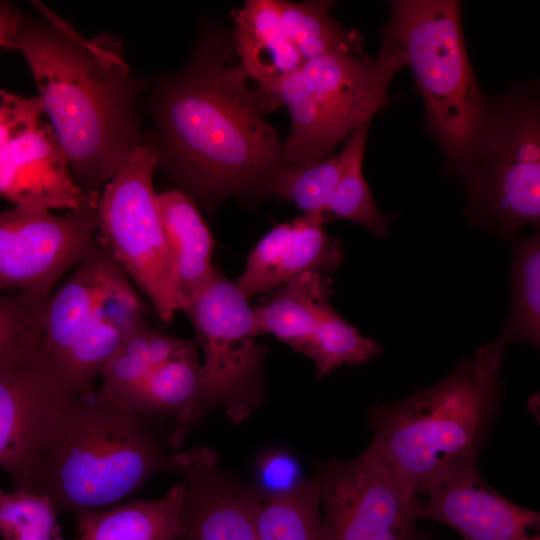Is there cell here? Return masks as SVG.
Wrapping results in <instances>:
<instances>
[{"instance_id": "34", "label": "cell", "mask_w": 540, "mask_h": 540, "mask_svg": "<svg viewBox=\"0 0 540 540\" xmlns=\"http://www.w3.org/2000/svg\"><path fill=\"white\" fill-rule=\"evenodd\" d=\"M43 107L38 97L26 98L0 90V150L39 123Z\"/></svg>"}, {"instance_id": "15", "label": "cell", "mask_w": 540, "mask_h": 540, "mask_svg": "<svg viewBox=\"0 0 540 540\" xmlns=\"http://www.w3.org/2000/svg\"><path fill=\"white\" fill-rule=\"evenodd\" d=\"M99 195L76 184L50 124L40 120L0 150V197L14 206L67 211L98 204Z\"/></svg>"}, {"instance_id": "20", "label": "cell", "mask_w": 540, "mask_h": 540, "mask_svg": "<svg viewBox=\"0 0 540 540\" xmlns=\"http://www.w3.org/2000/svg\"><path fill=\"white\" fill-rule=\"evenodd\" d=\"M113 260L109 250L95 238L71 274L50 296L43 341L59 373L89 319Z\"/></svg>"}, {"instance_id": "22", "label": "cell", "mask_w": 540, "mask_h": 540, "mask_svg": "<svg viewBox=\"0 0 540 540\" xmlns=\"http://www.w3.org/2000/svg\"><path fill=\"white\" fill-rule=\"evenodd\" d=\"M202 392V363L188 356L153 369L110 401L147 419L170 418L181 429L197 409Z\"/></svg>"}, {"instance_id": "2", "label": "cell", "mask_w": 540, "mask_h": 540, "mask_svg": "<svg viewBox=\"0 0 540 540\" xmlns=\"http://www.w3.org/2000/svg\"><path fill=\"white\" fill-rule=\"evenodd\" d=\"M35 6L40 17L25 18L17 49L76 184L100 192L144 139L137 112L144 83L132 75L119 38L87 39L43 4Z\"/></svg>"}, {"instance_id": "14", "label": "cell", "mask_w": 540, "mask_h": 540, "mask_svg": "<svg viewBox=\"0 0 540 540\" xmlns=\"http://www.w3.org/2000/svg\"><path fill=\"white\" fill-rule=\"evenodd\" d=\"M414 518L443 523L464 540H540L539 513L511 502L481 476L478 462L447 473L412 505Z\"/></svg>"}, {"instance_id": "35", "label": "cell", "mask_w": 540, "mask_h": 540, "mask_svg": "<svg viewBox=\"0 0 540 540\" xmlns=\"http://www.w3.org/2000/svg\"><path fill=\"white\" fill-rule=\"evenodd\" d=\"M25 16L10 4H0V47L17 49Z\"/></svg>"}, {"instance_id": "17", "label": "cell", "mask_w": 540, "mask_h": 540, "mask_svg": "<svg viewBox=\"0 0 540 540\" xmlns=\"http://www.w3.org/2000/svg\"><path fill=\"white\" fill-rule=\"evenodd\" d=\"M146 309L129 276L114 259L89 319L60 370L77 394L93 386L103 366L129 335L149 325Z\"/></svg>"}, {"instance_id": "13", "label": "cell", "mask_w": 540, "mask_h": 540, "mask_svg": "<svg viewBox=\"0 0 540 540\" xmlns=\"http://www.w3.org/2000/svg\"><path fill=\"white\" fill-rule=\"evenodd\" d=\"M185 495L179 540H258L257 521L267 495L219 467L218 453L196 446L177 453Z\"/></svg>"}, {"instance_id": "16", "label": "cell", "mask_w": 540, "mask_h": 540, "mask_svg": "<svg viewBox=\"0 0 540 540\" xmlns=\"http://www.w3.org/2000/svg\"><path fill=\"white\" fill-rule=\"evenodd\" d=\"M324 213H308L268 232L250 252L236 285L249 299L306 272L333 273L342 262L339 239L329 236Z\"/></svg>"}, {"instance_id": "7", "label": "cell", "mask_w": 540, "mask_h": 540, "mask_svg": "<svg viewBox=\"0 0 540 540\" xmlns=\"http://www.w3.org/2000/svg\"><path fill=\"white\" fill-rule=\"evenodd\" d=\"M192 321L204 355L199 405L187 423L168 435L180 448L192 430L217 407L233 423L244 421L265 399L263 363L253 308L236 283L215 268L203 292L183 311Z\"/></svg>"}, {"instance_id": "9", "label": "cell", "mask_w": 540, "mask_h": 540, "mask_svg": "<svg viewBox=\"0 0 540 540\" xmlns=\"http://www.w3.org/2000/svg\"><path fill=\"white\" fill-rule=\"evenodd\" d=\"M313 479L327 540H426L413 503L370 445L352 459L317 463Z\"/></svg>"}, {"instance_id": "24", "label": "cell", "mask_w": 540, "mask_h": 540, "mask_svg": "<svg viewBox=\"0 0 540 540\" xmlns=\"http://www.w3.org/2000/svg\"><path fill=\"white\" fill-rule=\"evenodd\" d=\"M280 105L288 108L291 118V133L283 144V164L306 166L332 156L335 147L302 67L283 78L264 99L266 113Z\"/></svg>"}, {"instance_id": "23", "label": "cell", "mask_w": 540, "mask_h": 540, "mask_svg": "<svg viewBox=\"0 0 540 540\" xmlns=\"http://www.w3.org/2000/svg\"><path fill=\"white\" fill-rule=\"evenodd\" d=\"M324 277L306 272L275 288L253 308L258 334L270 333L298 351L331 307L330 283Z\"/></svg>"}, {"instance_id": "26", "label": "cell", "mask_w": 540, "mask_h": 540, "mask_svg": "<svg viewBox=\"0 0 540 540\" xmlns=\"http://www.w3.org/2000/svg\"><path fill=\"white\" fill-rule=\"evenodd\" d=\"M511 306L499 335L508 344L522 341L539 346L540 237L539 233L513 239L510 269Z\"/></svg>"}, {"instance_id": "31", "label": "cell", "mask_w": 540, "mask_h": 540, "mask_svg": "<svg viewBox=\"0 0 540 540\" xmlns=\"http://www.w3.org/2000/svg\"><path fill=\"white\" fill-rule=\"evenodd\" d=\"M51 294L0 292V368L23 358L38 345Z\"/></svg>"}, {"instance_id": "3", "label": "cell", "mask_w": 540, "mask_h": 540, "mask_svg": "<svg viewBox=\"0 0 540 540\" xmlns=\"http://www.w3.org/2000/svg\"><path fill=\"white\" fill-rule=\"evenodd\" d=\"M508 346L498 337L436 384L369 408V445L412 503L447 473L478 462L501 410L500 370Z\"/></svg>"}, {"instance_id": "21", "label": "cell", "mask_w": 540, "mask_h": 540, "mask_svg": "<svg viewBox=\"0 0 540 540\" xmlns=\"http://www.w3.org/2000/svg\"><path fill=\"white\" fill-rule=\"evenodd\" d=\"M183 481L154 500H130L76 514L74 540H179Z\"/></svg>"}, {"instance_id": "33", "label": "cell", "mask_w": 540, "mask_h": 540, "mask_svg": "<svg viewBox=\"0 0 540 540\" xmlns=\"http://www.w3.org/2000/svg\"><path fill=\"white\" fill-rule=\"evenodd\" d=\"M258 487L267 496H277L295 489L304 478L296 458L282 449L264 453L256 466Z\"/></svg>"}, {"instance_id": "27", "label": "cell", "mask_w": 540, "mask_h": 540, "mask_svg": "<svg viewBox=\"0 0 540 540\" xmlns=\"http://www.w3.org/2000/svg\"><path fill=\"white\" fill-rule=\"evenodd\" d=\"M354 144L353 131L336 155L312 165L282 164L268 178L262 194L276 195L287 200L305 214H326L328 200L346 169Z\"/></svg>"}, {"instance_id": "25", "label": "cell", "mask_w": 540, "mask_h": 540, "mask_svg": "<svg viewBox=\"0 0 540 540\" xmlns=\"http://www.w3.org/2000/svg\"><path fill=\"white\" fill-rule=\"evenodd\" d=\"M278 5L282 28L304 63L331 54H363V36L331 17L333 1L278 0Z\"/></svg>"}, {"instance_id": "18", "label": "cell", "mask_w": 540, "mask_h": 540, "mask_svg": "<svg viewBox=\"0 0 540 540\" xmlns=\"http://www.w3.org/2000/svg\"><path fill=\"white\" fill-rule=\"evenodd\" d=\"M233 33L239 64L257 83L262 101L304 61L285 34L278 0H249L234 13Z\"/></svg>"}, {"instance_id": "5", "label": "cell", "mask_w": 540, "mask_h": 540, "mask_svg": "<svg viewBox=\"0 0 540 540\" xmlns=\"http://www.w3.org/2000/svg\"><path fill=\"white\" fill-rule=\"evenodd\" d=\"M383 30L406 56L425 108V127L457 172L483 125L488 99L466 49L455 0L390 1Z\"/></svg>"}, {"instance_id": "32", "label": "cell", "mask_w": 540, "mask_h": 540, "mask_svg": "<svg viewBox=\"0 0 540 540\" xmlns=\"http://www.w3.org/2000/svg\"><path fill=\"white\" fill-rule=\"evenodd\" d=\"M58 511L47 496L16 488L0 490L2 540H64Z\"/></svg>"}, {"instance_id": "10", "label": "cell", "mask_w": 540, "mask_h": 540, "mask_svg": "<svg viewBox=\"0 0 540 540\" xmlns=\"http://www.w3.org/2000/svg\"><path fill=\"white\" fill-rule=\"evenodd\" d=\"M76 395L43 336L29 354L0 368V467L16 488L33 491L39 460Z\"/></svg>"}, {"instance_id": "4", "label": "cell", "mask_w": 540, "mask_h": 540, "mask_svg": "<svg viewBox=\"0 0 540 540\" xmlns=\"http://www.w3.org/2000/svg\"><path fill=\"white\" fill-rule=\"evenodd\" d=\"M151 421L93 386L78 393L39 460L32 492L78 514L122 503L155 473H179L177 453Z\"/></svg>"}, {"instance_id": "12", "label": "cell", "mask_w": 540, "mask_h": 540, "mask_svg": "<svg viewBox=\"0 0 540 540\" xmlns=\"http://www.w3.org/2000/svg\"><path fill=\"white\" fill-rule=\"evenodd\" d=\"M405 66L403 51L384 36L376 57L331 54L303 64L309 90L334 147L385 108L389 84Z\"/></svg>"}, {"instance_id": "30", "label": "cell", "mask_w": 540, "mask_h": 540, "mask_svg": "<svg viewBox=\"0 0 540 540\" xmlns=\"http://www.w3.org/2000/svg\"><path fill=\"white\" fill-rule=\"evenodd\" d=\"M298 351L314 362L318 379L344 364L366 363L381 348L371 338L362 336L331 306Z\"/></svg>"}, {"instance_id": "29", "label": "cell", "mask_w": 540, "mask_h": 540, "mask_svg": "<svg viewBox=\"0 0 540 540\" xmlns=\"http://www.w3.org/2000/svg\"><path fill=\"white\" fill-rule=\"evenodd\" d=\"M370 122L371 120L365 121L354 130V148L346 169L328 200L326 214L329 218L333 216L358 223L374 235L385 238L392 215H385L378 209L362 172Z\"/></svg>"}, {"instance_id": "8", "label": "cell", "mask_w": 540, "mask_h": 540, "mask_svg": "<svg viewBox=\"0 0 540 540\" xmlns=\"http://www.w3.org/2000/svg\"><path fill=\"white\" fill-rule=\"evenodd\" d=\"M157 164L156 144L145 135L100 191L96 238L145 294L158 317L169 323L178 306L172 256L153 189Z\"/></svg>"}, {"instance_id": "11", "label": "cell", "mask_w": 540, "mask_h": 540, "mask_svg": "<svg viewBox=\"0 0 540 540\" xmlns=\"http://www.w3.org/2000/svg\"><path fill=\"white\" fill-rule=\"evenodd\" d=\"M98 227V204L62 214L27 205L0 212V292L50 295Z\"/></svg>"}, {"instance_id": "1", "label": "cell", "mask_w": 540, "mask_h": 540, "mask_svg": "<svg viewBox=\"0 0 540 540\" xmlns=\"http://www.w3.org/2000/svg\"><path fill=\"white\" fill-rule=\"evenodd\" d=\"M223 44L204 35L150 99L157 166L180 190L208 202L262 194L283 164V143L263 118L258 89Z\"/></svg>"}, {"instance_id": "28", "label": "cell", "mask_w": 540, "mask_h": 540, "mask_svg": "<svg viewBox=\"0 0 540 540\" xmlns=\"http://www.w3.org/2000/svg\"><path fill=\"white\" fill-rule=\"evenodd\" d=\"M320 507L313 478L288 493L267 496L258 513V540H327Z\"/></svg>"}, {"instance_id": "19", "label": "cell", "mask_w": 540, "mask_h": 540, "mask_svg": "<svg viewBox=\"0 0 540 540\" xmlns=\"http://www.w3.org/2000/svg\"><path fill=\"white\" fill-rule=\"evenodd\" d=\"M156 204L172 256L176 303L184 311L213 276L212 236L195 203L182 190L156 194Z\"/></svg>"}, {"instance_id": "6", "label": "cell", "mask_w": 540, "mask_h": 540, "mask_svg": "<svg viewBox=\"0 0 540 540\" xmlns=\"http://www.w3.org/2000/svg\"><path fill=\"white\" fill-rule=\"evenodd\" d=\"M466 217L515 239L540 223V105L535 85H513L488 99L483 125L457 172Z\"/></svg>"}]
</instances>
